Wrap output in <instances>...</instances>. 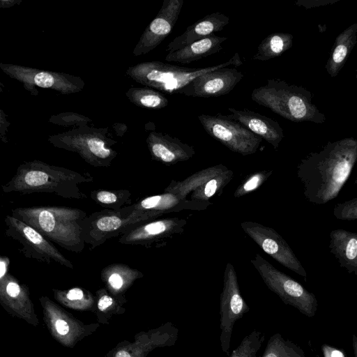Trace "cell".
Listing matches in <instances>:
<instances>
[{
    "instance_id": "obj_1",
    "label": "cell",
    "mask_w": 357,
    "mask_h": 357,
    "mask_svg": "<svg viewBox=\"0 0 357 357\" xmlns=\"http://www.w3.org/2000/svg\"><path fill=\"white\" fill-rule=\"evenodd\" d=\"M357 162V139L328 142L318 151L303 158L296 174L303 185L305 199L324 204L337 197Z\"/></svg>"
},
{
    "instance_id": "obj_2",
    "label": "cell",
    "mask_w": 357,
    "mask_h": 357,
    "mask_svg": "<svg viewBox=\"0 0 357 357\" xmlns=\"http://www.w3.org/2000/svg\"><path fill=\"white\" fill-rule=\"evenodd\" d=\"M93 181L89 173L82 174L35 160L21 164L2 189L6 193H50L65 199H83L87 196L79 185Z\"/></svg>"
},
{
    "instance_id": "obj_3",
    "label": "cell",
    "mask_w": 357,
    "mask_h": 357,
    "mask_svg": "<svg viewBox=\"0 0 357 357\" xmlns=\"http://www.w3.org/2000/svg\"><path fill=\"white\" fill-rule=\"evenodd\" d=\"M10 215L30 225L49 241L65 250L78 254L84 249L80 221L87 215L79 208L66 206L17 207L11 210Z\"/></svg>"
},
{
    "instance_id": "obj_4",
    "label": "cell",
    "mask_w": 357,
    "mask_h": 357,
    "mask_svg": "<svg viewBox=\"0 0 357 357\" xmlns=\"http://www.w3.org/2000/svg\"><path fill=\"white\" fill-rule=\"evenodd\" d=\"M313 96L307 89L280 79H268L251 93L254 102L286 119L324 123L326 116L314 104Z\"/></svg>"
},
{
    "instance_id": "obj_5",
    "label": "cell",
    "mask_w": 357,
    "mask_h": 357,
    "mask_svg": "<svg viewBox=\"0 0 357 357\" xmlns=\"http://www.w3.org/2000/svg\"><path fill=\"white\" fill-rule=\"evenodd\" d=\"M242 64L239 54L236 52L229 61L213 66L187 68L161 61H146L132 67L128 73L133 79L146 86L168 93L178 94L183 88L201 75Z\"/></svg>"
},
{
    "instance_id": "obj_6",
    "label": "cell",
    "mask_w": 357,
    "mask_h": 357,
    "mask_svg": "<svg viewBox=\"0 0 357 357\" xmlns=\"http://www.w3.org/2000/svg\"><path fill=\"white\" fill-rule=\"evenodd\" d=\"M250 262L267 287L277 294L285 304L296 308L308 317L314 316L317 309V301L314 294L290 276L278 270L259 254Z\"/></svg>"
},
{
    "instance_id": "obj_7",
    "label": "cell",
    "mask_w": 357,
    "mask_h": 357,
    "mask_svg": "<svg viewBox=\"0 0 357 357\" xmlns=\"http://www.w3.org/2000/svg\"><path fill=\"white\" fill-rule=\"evenodd\" d=\"M233 176L232 170L219 164L197 172L183 181H172L165 191L183 199L211 204L208 200L220 195Z\"/></svg>"
},
{
    "instance_id": "obj_8",
    "label": "cell",
    "mask_w": 357,
    "mask_h": 357,
    "mask_svg": "<svg viewBox=\"0 0 357 357\" xmlns=\"http://www.w3.org/2000/svg\"><path fill=\"white\" fill-rule=\"evenodd\" d=\"M4 222L6 236L20 245V250L26 258L47 264L54 262L71 269L74 268L70 261L50 241L30 225L10 215L6 216Z\"/></svg>"
},
{
    "instance_id": "obj_9",
    "label": "cell",
    "mask_w": 357,
    "mask_h": 357,
    "mask_svg": "<svg viewBox=\"0 0 357 357\" xmlns=\"http://www.w3.org/2000/svg\"><path fill=\"white\" fill-rule=\"evenodd\" d=\"M43 318L51 336L65 347L73 348L93 334L99 323L85 324L46 296L39 298Z\"/></svg>"
},
{
    "instance_id": "obj_10",
    "label": "cell",
    "mask_w": 357,
    "mask_h": 357,
    "mask_svg": "<svg viewBox=\"0 0 357 357\" xmlns=\"http://www.w3.org/2000/svg\"><path fill=\"white\" fill-rule=\"evenodd\" d=\"M198 119L204 130L230 151L243 155L256 153L262 139L238 121L218 113L201 114Z\"/></svg>"
},
{
    "instance_id": "obj_11",
    "label": "cell",
    "mask_w": 357,
    "mask_h": 357,
    "mask_svg": "<svg viewBox=\"0 0 357 357\" xmlns=\"http://www.w3.org/2000/svg\"><path fill=\"white\" fill-rule=\"evenodd\" d=\"M50 142L58 148L78 153L87 163L96 167H109L117 155L111 147L116 142L96 132H71L51 137Z\"/></svg>"
},
{
    "instance_id": "obj_12",
    "label": "cell",
    "mask_w": 357,
    "mask_h": 357,
    "mask_svg": "<svg viewBox=\"0 0 357 357\" xmlns=\"http://www.w3.org/2000/svg\"><path fill=\"white\" fill-rule=\"evenodd\" d=\"M249 311L250 307L240 291L236 271L233 264L228 262L224 272L220 302V347L228 356L234 326Z\"/></svg>"
},
{
    "instance_id": "obj_13",
    "label": "cell",
    "mask_w": 357,
    "mask_h": 357,
    "mask_svg": "<svg viewBox=\"0 0 357 357\" xmlns=\"http://www.w3.org/2000/svg\"><path fill=\"white\" fill-rule=\"evenodd\" d=\"M131 213L130 205L117 211L106 208L87 215L80 221L83 241L93 250L106 241L120 236L135 225L129 218Z\"/></svg>"
},
{
    "instance_id": "obj_14",
    "label": "cell",
    "mask_w": 357,
    "mask_h": 357,
    "mask_svg": "<svg viewBox=\"0 0 357 357\" xmlns=\"http://www.w3.org/2000/svg\"><path fill=\"white\" fill-rule=\"evenodd\" d=\"M186 224V220L179 218L151 220L130 226L119 236L118 242L123 245L160 248L181 234Z\"/></svg>"
},
{
    "instance_id": "obj_15",
    "label": "cell",
    "mask_w": 357,
    "mask_h": 357,
    "mask_svg": "<svg viewBox=\"0 0 357 357\" xmlns=\"http://www.w3.org/2000/svg\"><path fill=\"white\" fill-rule=\"evenodd\" d=\"M243 231L266 254L307 280V272L286 241L273 228L252 221L241 224Z\"/></svg>"
},
{
    "instance_id": "obj_16",
    "label": "cell",
    "mask_w": 357,
    "mask_h": 357,
    "mask_svg": "<svg viewBox=\"0 0 357 357\" xmlns=\"http://www.w3.org/2000/svg\"><path fill=\"white\" fill-rule=\"evenodd\" d=\"M178 338V328L167 321L157 328L136 333L133 342H120L103 357H147L156 348L174 346Z\"/></svg>"
},
{
    "instance_id": "obj_17",
    "label": "cell",
    "mask_w": 357,
    "mask_h": 357,
    "mask_svg": "<svg viewBox=\"0 0 357 357\" xmlns=\"http://www.w3.org/2000/svg\"><path fill=\"white\" fill-rule=\"evenodd\" d=\"M210 204L183 199L172 192L144 197L131 204L129 218L135 225L157 219L165 214L183 210H204Z\"/></svg>"
},
{
    "instance_id": "obj_18",
    "label": "cell",
    "mask_w": 357,
    "mask_h": 357,
    "mask_svg": "<svg viewBox=\"0 0 357 357\" xmlns=\"http://www.w3.org/2000/svg\"><path fill=\"white\" fill-rule=\"evenodd\" d=\"M243 77V73L234 68H220L196 77L178 94L197 98L222 96L231 92Z\"/></svg>"
},
{
    "instance_id": "obj_19",
    "label": "cell",
    "mask_w": 357,
    "mask_h": 357,
    "mask_svg": "<svg viewBox=\"0 0 357 357\" xmlns=\"http://www.w3.org/2000/svg\"><path fill=\"white\" fill-rule=\"evenodd\" d=\"M0 303L13 317L34 326L39 324L29 287L10 273L0 280Z\"/></svg>"
},
{
    "instance_id": "obj_20",
    "label": "cell",
    "mask_w": 357,
    "mask_h": 357,
    "mask_svg": "<svg viewBox=\"0 0 357 357\" xmlns=\"http://www.w3.org/2000/svg\"><path fill=\"white\" fill-rule=\"evenodd\" d=\"M183 3V0H164L156 17L142 34L135 50L136 55L153 50L165 40L174 27Z\"/></svg>"
},
{
    "instance_id": "obj_21",
    "label": "cell",
    "mask_w": 357,
    "mask_h": 357,
    "mask_svg": "<svg viewBox=\"0 0 357 357\" xmlns=\"http://www.w3.org/2000/svg\"><path fill=\"white\" fill-rule=\"evenodd\" d=\"M1 68L8 75L29 85L33 84L40 88L52 89L63 93L75 92L82 88L83 82H79L77 77L67 75L35 70L13 65H3Z\"/></svg>"
},
{
    "instance_id": "obj_22",
    "label": "cell",
    "mask_w": 357,
    "mask_h": 357,
    "mask_svg": "<svg viewBox=\"0 0 357 357\" xmlns=\"http://www.w3.org/2000/svg\"><path fill=\"white\" fill-rule=\"evenodd\" d=\"M146 143L152 159L166 165L188 160L195 154L193 146L167 133L151 132Z\"/></svg>"
},
{
    "instance_id": "obj_23",
    "label": "cell",
    "mask_w": 357,
    "mask_h": 357,
    "mask_svg": "<svg viewBox=\"0 0 357 357\" xmlns=\"http://www.w3.org/2000/svg\"><path fill=\"white\" fill-rule=\"evenodd\" d=\"M227 116L238 121L251 132L265 139L277 149L284 138V132L280 124L273 119L256 112L243 109L241 110L233 107L228 108Z\"/></svg>"
},
{
    "instance_id": "obj_24",
    "label": "cell",
    "mask_w": 357,
    "mask_h": 357,
    "mask_svg": "<svg viewBox=\"0 0 357 357\" xmlns=\"http://www.w3.org/2000/svg\"><path fill=\"white\" fill-rule=\"evenodd\" d=\"M229 17L220 12L208 14L187 27L167 46L168 53L177 51L194 42L214 35L229 24Z\"/></svg>"
},
{
    "instance_id": "obj_25",
    "label": "cell",
    "mask_w": 357,
    "mask_h": 357,
    "mask_svg": "<svg viewBox=\"0 0 357 357\" xmlns=\"http://www.w3.org/2000/svg\"><path fill=\"white\" fill-rule=\"evenodd\" d=\"M329 237L330 252L340 266L357 275V232L337 229L331 231Z\"/></svg>"
},
{
    "instance_id": "obj_26",
    "label": "cell",
    "mask_w": 357,
    "mask_h": 357,
    "mask_svg": "<svg viewBox=\"0 0 357 357\" xmlns=\"http://www.w3.org/2000/svg\"><path fill=\"white\" fill-rule=\"evenodd\" d=\"M227 39V37L213 35L194 42L177 51L168 53L165 60L182 64L190 63L220 52L223 49L222 43Z\"/></svg>"
},
{
    "instance_id": "obj_27",
    "label": "cell",
    "mask_w": 357,
    "mask_h": 357,
    "mask_svg": "<svg viewBox=\"0 0 357 357\" xmlns=\"http://www.w3.org/2000/svg\"><path fill=\"white\" fill-rule=\"evenodd\" d=\"M144 276L137 269L124 264H112L100 273V278L109 294L115 296H125L134 282Z\"/></svg>"
},
{
    "instance_id": "obj_28",
    "label": "cell",
    "mask_w": 357,
    "mask_h": 357,
    "mask_svg": "<svg viewBox=\"0 0 357 357\" xmlns=\"http://www.w3.org/2000/svg\"><path fill=\"white\" fill-rule=\"evenodd\" d=\"M357 43V23H354L335 38L325 68L331 77L340 72Z\"/></svg>"
},
{
    "instance_id": "obj_29",
    "label": "cell",
    "mask_w": 357,
    "mask_h": 357,
    "mask_svg": "<svg viewBox=\"0 0 357 357\" xmlns=\"http://www.w3.org/2000/svg\"><path fill=\"white\" fill-rule=\"evenodd\" d=\"M54 299L61 305L75 310L95 313L96 296L89 290L75 287L68 289H53Z\"/></svg>"
},
{
    "instance_id": "obj_30",
    "label": "cell",
    "mask_w": 357,
    "mask_h": 357,
    "mask_svg": "<svg viewBox=\"0 0 357 357\" xmlns=\"http://www.w3.org/2000/svg\"><path fill=\"white\" fill-rule=\"evenodd\" d=\"M95 296L96 303L94 314L100 324H109L114 315L125 313L126 309L124 305L128 301L125 296H113L105 287H102L96 291Z\"/></svg>"
},
{
    "instance_id": "obj_31",
    "label": "cell",
    "mask_w": 357,
    "mask_h": 357,
    "mask_svg": "<svg viewBox=\"0 0 357 357\" xmlns=\"http://www.w3.org/2000/svg\"><path fill=\"white\" fill-rule=\"evenodd\" d=\"M293 39V35L289 33H271L259 44L252 59L266 61L280 56L292 47Z\"/></svg>"
},
{
    "instance_id": "obj_32",
    "label": "cell",
    "mask_w": 357,
    "mask_h": 357,
    "mask_svg": "<svg viewBox=\"0 0 357 357\" xmlns=\"http://www.w3.org/2000/svg\"><path fill=\"white\" fill-rule=\"evenodd\" d=\"M92 200L103 208L114 211L131 205V192L128 190L98 189L91 192Z\"/></svg>"
},
{
    "instance_id": "obj_33",
    "label": "cell",
    "mask_w": 357,
    "mask_h": 357,
    "mask_svg": "<svg viewBox=\"0 0 357 357\" xmlns=\"http://www.w3.org/2000/svg\"><path fill=\"white\" fill-rule=\"evenodd\" d=\"M261 357H306L303 351L281 334L275 333L268 340Z\"/></svg>"
},
{
    "instance_id": "obj_34",
    "label": "cell",
    "mask_w": 357,
    "mask_h": 357,
    "mask_svg": "<svg viewBox=\"0 0 357 357\" xmlns=\"http://www.w3.org/2000/svg\"><path fill=\"white\" fill-rule=\"evenodd\" d=\"M127 96L135 105L144 108L160 109L168 105L163 94L150 87L131 89Z\"/></svg>"
},
{
    "instance_id": "obj_35",
    "label": "cell",
    "mask_w": 357,
    "mask_h": 357,
    "mask_svg": "<svg viewBox=\"0 0 357 357\" xmlns=\"http://www.w3.org/2000/svg\"><path fill=\"white\" fill-rule=\"evenodd\" d=\"M264 340L265 335L255 329L243 337L228 357H257Z\"/></svg>"
},
{
    "instance_id": "obj_36",
    "label": "cell",
    "mask_w": 357,
    "mask_h": 357,
    "mask_svg": "<svg viewBox=\"0 0 357 357\" xmlns=\"http://www.w3.org/2000/svg\"><path fill=\"white\" fill-rule=\"evenodd\" d=\"M272 173V170H261L248 175L234 191V197L239 198L256 190L261 187Z\"/></svg>"
},
{
    "instance_id": "obj_37",
    "label": "cell",
    "mask_w": 357,
    "mask_h": 357,
    "mask_svg": "<svg viewBox=\"0 0 357 357\" xmlns=\"http://www.w3.org/2000/svg\"><path fill=\"white\" fill-rule=\"evenodd\" d=\"M333 215L340 220H357V197L337 204L333 208Z\"/></svg>"
},
{
    "instance_id": "obj_38",
    "label": "cell",
    "mask_w": 357,
    "mask_h": 357,
    "mask_svg": "<svg viewBox=\"0 0 357 357\" xmlns=\"http://www.w3.org/2000/svg\"><path fill=\"white\" fill-rule=\"evenodd\" d=\"M340 0H298L295 4L306 9L333 4Z\"/></svg>"
},
{
    "instance_id": "obj_39",
    "label": "cell",
    "mask_w": 357,
    "mask_h": 357,
    "mask_svg": "<svg viewBox=\"0 0 357 357\" xmlns=\"http://www.w3.org/2000/svg\"><path fill=\"white\" fill-rule=\"evenodd\" d=\"M324 357H346L344 353L337 348L324 344L321 346Z\"/></svg>"
},
{
    "instance_id": "obj_40",
    "label": "cell",
    "mask_w": 357,
    "mask_h": 357,
    "mask_svg": "<svg viewBox=\"0 0 357 357\" xmlns=\"http://www.w3.org/2000/svg\"><path fill=\"white\" fill-rule=\"evenodd\" d=\"M10 265V259L5 255L0 257V280L3 279L8 273V269Z\"/></svg>"
},
{
    "instance_id": "obj_41",
    "label": "cell",
    "mask_w": 357,
    "mask_h": 357,
    "mask_svg": "<svg viewBox=\"0 0 357 357\" xmlns=\"http://www.w3.org/2000/svg\"><path fill=\"white\" fill-rule=\"evenodd\" d=\"M352 345L355 357H357V336L353 335L352 336Z\"/></svg>"
},
{
    "instance_id": "obj_42",
    "label": "cell",
    "mask_w": 357,
    "mask_h": 357,
    "mask_svg": "<svg viewBox=\"0 0 357 357\" xmlns=\"http://www.w3.org/2000/svg\"><path fill=\"white\" fill-rule=\"evenodd\" d=\"M354 183H355V184H357V176H356V178H355V180H354Z\"/></svg>"
},
{
    "instance_id": "obj_43",
    "label": "cell",
    "mask_w": 357,
    "mask_h": 357,
    "mask_svg": "<svg viewBox=\"0 0 357 357\" xmlns=\"http://www.w3.org/2000/svg\"><path fill=\"white\" fill-rule=\"evenodd\" d=\"M356 78L357 79V69H356Z\"/></svg>"
}]
</instances>
